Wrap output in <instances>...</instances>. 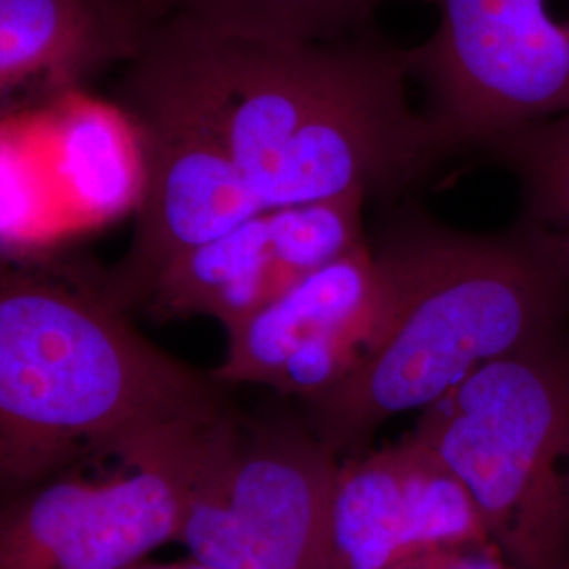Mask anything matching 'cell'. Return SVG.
<instances>
[{"label":"cell","instance_id":"cell-1","mask_svg":"<svg viewBox=\"0 0 569 569\" xmlns=\"http://www.w3.org/2000/svg\"><path fill=\"white\" fill-rule=\"evenodd\" d=\"M124 68L207 124L264 209L390 197L446 157L411 102L409 49L366 34L270 42L164 13Z\"/></svg>","mask_w":569,"mask_h":569},{"label":"cell","instance_id":"cell-2","mask_svg":"<svg viewBox=\"0 0 569 569\" xmlns=\"http://www.w3.org/2000/svg\"><path fill=\"white\" fill-rule=\"evenodd\" d=\"M387 241L403 270L392 326L345 382L305 401L306 422L340 460L388 420L569 326V258L523 218L486 234L407 220Z\"/></svg>","mask_w":569,"mask_h":569},{"label":"cell","instance_id":"cell-3","mask_svg":"<svg viewBox=\"0 0 569 569\" xmlns=\"http://www.w3.org/2000/svg\"><path fill=\"white\" fill-rule=\"evenodd\" d=\"M150 342L100 279L0 268V505L129 432L230 407Z\"/></svg>","mask_w":569,"mask_h":569},{"label":"cell","instance_id":"cell-4","mask_svg":"<svg viewBox=\"0 0 569 569\" xmlns=\"http://www.w3.org/2000/svg\"><path fill=\"white\" fill-rule=\"evenodd\" d=\"M467 486L515 569H559L569 542V327L479 367L409 430Z\"/></svg>","mask_w":569,"mask_h":569},{"label":"cell","instance_id":"cell-5","mask_svg":"<svg viewBox=\"0 0 569 569\" xmlns=\"http://www.w3.org/2000/svg\"><path fill=\"white\" fill-rule=\"evenodd\" d=\"M224 411L129 432L0 505V569H133L180 540Z\"/></svg>","mask_w":569,"mask_h":569},{"label":"cell","instance_id":"cell-6","mask_svg":"<svg viewBox=\"0 0 569 569\" xmlns=\"http://www.w3.org/2000/svg\"><path fill=\"white\" fill-rule=\"evenodd\" d=\"M338 465L305 416L232 407L211 437L178 542L213 569H323Z\"/></svg>","mask_w":569,"mask_h":569},{"label":"cell","instance_id":"cell-7","mask_svg":"<svg viewBox=\"0 0 569 569\" xmlns=\"http://www.w3.org/2000/svg\"><path fill=\"white\" fill-rule=\"evenodd\" d=\"M413 81L443 154L569 110V0H439Z\"/></svg>","mask_w":569,"mask_h":569},{"label":"cell","instance_id":"cell-8","mask_svg":"<svg viewBox=\"0 0 569 569\" xmlns=\"http://www.w3.org/2000/svg\"><path fill=\"white\" fill-rule=\"evenodd\" d=\"M403 298V270L387 239L359 244L226 331L213 378L302 401L345 382L385 340Z\"/></svg>","mask_w":569,"mask_h":569},{"label":"cell","instance_id":"cell-9","mask_svg":"<svg viewBox=\"0 0 569 569\" xmlns=\"http://www.w3.org/2000/svg\"><path fill=\"white\" fill-rule=\"evenodd\" d=\"M121 108L142 148V194L129 249L100 284L112 302L133 315L167 266L264 207L207 124L129 68L122 74Z\"/></svg>","mask_w":569,"mask_h":569},{"label":"cell","instance_id":"cell-10","mask_svg":"<svg viewBox=\"0 0 569 569\" xmlns=\"http://www.w3.org/2000/svg\"><path fill=\"white\" fill-rule=\"evenodd\" d=\"M366 201L350 192L264 209L167 266L138 310L154 321L207 317L228 329L366 243Z\"/></svg>","mask_w":569,"mask_h":569},{"label":"cell","instance_id":"cell-11","mask_svg":"<svg viewBox=\"0 0 569 569\" xmlns=\"http://www.w3.org/2000/svg\"><path fill=\"white\" fill-rule=\"evenodd\" d=\"M163 16V0H0V93L124 66Z\"/></svg>","mask_w":569,"mask_h":569},{"label":"cell","instance_id":"cell-12","mask_svg":"<svg viewBox=\"0 0 569 569\" xmlns=\"http://www.w3.org/2000/svg\"><path fill=\"white\" fill-rule=\"evenodd\" d=\"M413 549L406 439L342 458L327 502L323 569H387Z\"/></svg>","mask_w":569,"mask_h":569},{"label":"cell","instance_id":"cell-13","mask_svg":"<svg viewBox=\"0 0 569 569\" xmlns=\"http://www.w3.org/2000/svg\"><path fill=\"white\" fill-rule=\"evenodd\" d=\"M61 121V173L96 218L136 211L143 183L142 148L124 110L72 108Z\"/></svg>","mask_w":569,"mask_h":569},{"label":"cell","instance_id":"cell-14","mask_svg":"<svg viewBox=\"0 0 569 569\" xmlns=\"http://www.w3.org/2000/svg\"><path fill=\"white\" fill-rule=\"evenodd\" d=\"M388 2L395 0H163V7L164 13L228 34L270 42H329L363 34L367 21Z\"/></svg>","mask_w":569,"mask_h":569},{"label":"cell","instance_id":"cell-15","mask_svg":"<svg viewBox=\"0 0 569 569\" xmlns=\"http://www.w3.org/2000/svg\"><path fill=\"white\" fill-rule=\"evenodd\" d=\"M483 148L519 183L523 220L569 258V110L500 133Z\"/></svg>","mask_w":569,"mask_h":569},{"label":"cell","instance_id":"cell-16","mask_svg":"<svg viewBox=\"0 0 569 569\" xmlns=\"http://www.w3.org/2000/svg\"><path fill=\"white\" fill-rule=\"evenodd\" d=\"M403 559L413 569H515L493 540L420 550Z\"/></svg>","mask_w":569,"mask_h":569},{"label":"cell","instance_id":"cell-17","mask_svg":"<svg viewBox=\"0 0 569 569\" xmlns=\"http://www.w3.org/2000/svg\"><path fill=\"white\" fill-rule=\"evenodd\" d=\"M133 569H213L209 568V566H204L201 561H197V559H186V561H180V563H167V566H146V563H140V566H136Z\"/></svg>","mask_w":569,"mask_h":569},{"label":"cell","instance_id":"cell-18","mask_svg":"<svg viewBox=\"0 0 569 569\" xmlns=\"http://www.w3.org/2000/svg\"><path fill=\"white\" fill-rule=\"evenodd\" d=\"M559 569H569V542L568 549H566V557H563V563H561V568Z\"/></svg>","mask_w":569,"mask_h":569}]
</instances>
